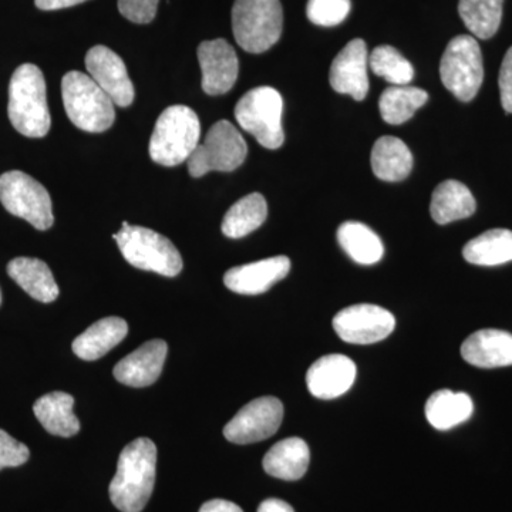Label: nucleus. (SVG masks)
Masks as SVG:
<instances>
[{
    "instance_id": "33",
    "label": "nucleus",
    "mask_w": 512,
    "mask_h": 512,
    "mask_svg": "<svg viewBox=\"0 0 512 512\" xmlns=\"http://www.w3.org/2000/svg\"><path fill=\"white\" fill-rule=\"evenodd\" d=\"M350 9V0H309L306 5V16L315 25L332 28L348 18Z\"/></svg>"
},
{
    "instance_id": "9",
    "label": "nucleus",
    "mask_w": 512,
    "mask_h": 512,
    "mask_svg": "<svg viewBox=\"0 0 512 512\" xmlns=\"http://www.w3.org/2000/svg\"><path fill=\"white\" fill-rule=\"evenodd\" d=\"M440 76L444 87L458 100L471 101L477 96L484 66L476 37L460 35L448 43L441 57Z\"/></svg>"
},
{
    "instance_id": "17",
    "label": "nucleus",
    "mask_w": 512,
    "mask_h": 512,
    "mask_svg": "<svg viewBox=\"0 0 512 512\" xmlns=\"http://www.w3.org/2000/svg\"><path fill=\"white\" fill-rule=\"evenodd\" d=\"M355 380V362L343 355L320 357L306 373L309 392L322 400L342 396L353 386Z\"/></svg>"
},
{
    "instance_id": "1",
    "label": "nucleus",
    "mask_w": 512,
    "mask_h": 512,
    "mask_svg": "<svg viewBox=\"0 0 512 512\" xmlns=\"http://www.w3.org/2000/svg\"><path fill=\"white\" fill-rule=\"evenodd\" d=\"M157 473V447L150 439L131 441L121 451L116 476L111 480V503L121 512H141L146 507Z\"/></svg>"
},
{
    "instance_id": "20",
    "label": "nucleus",
    "mask_w": 512,
    "mask_h": 512,
    "mask_svg": "<svg viewBox=\"0 0 512 512\" xmlns=\"http://www.w3.org/2000/svg\"><path fill=\"white\" fill-rule=\"evenodd\" d=\"M127 333L128 325L124 319L110 316L97 320L89 329L84 330L79 338L74 339L73 352L80 359L92 362L116 348L121 340L126 338Z\"/></svg>"
},
{
    "instance_id": "8",
    "label": "nucleus",
    "mask_w": 512,
    "mask_h": 512,
    "mask_svg": "<svg viewBox=\"0 0 512 512\" xmlns=\"http://www.w3.org/2000/svg\"><path fill=\"white\" fill-rule=\"evenodd\" d=\"M247 156V141L237 127L227 120H221L210 128L204 143L195 148L188 158V171L194 178L204 177L211 171L231 173L244 164Z\"/></svg>"
},
{
    "instance_id": "5",
    "label": "nucleus",
    "mask_w": 512,
    "mask_h": 512,
    "mask_svg": "<svg viewBox=\"0 0 512 512\" xmlns=\"http://www.w3.org/2000/svg\"><path fill=\"white\" fill-rule=\"evenodd\" d=\"M121 255L128 264L143 271L173 278L183 271V258L170 239L150 228L134 227L123 222L121 229L113 235Z\"/></svg>"
},
{
    "instance_id": "28",
    "label": "nucleus",
    "mask_w": 512,
    "mask_h": 512,
    "mask_svg": "<svg viewBox=\"0 0 512 512\" xmlns=\"http://www.w3.org/2000/svg\"><path fill=\"white\" fill-rule=\"evenodd\" d=\"M463 256L470 264L497 266L512 261V231L491 229L471 239L463 249Z\"/></svg>"
},
{
    "instance_id": "6",
    "label": "nucleus",
    "mask_w": 512,
    "mask_h": 512,
    "mask_svg": "<svg viewBox=\"0 0 512 512\" xmlns=\"http://www.w3.org/2000/svg\"><path fill=\"white\" fill-rule=\"evenodd\" d=\"M284 10L279 0H235L232 30L239 46L248 53H264L281 39Z\"/></svg>"
},
{
    "instance_id": "29",
    "label": "nucleus",
    "mask_w": 512,
    "mask_h": 512,
    "mask_svg": "<svg viewBox=\"0 0 512 512\" xmlns=\"http://www.w3.org/2000/svg\"><path fill=\"white\" fill-rule=\"evenodd\" d=\"M340 247L360 265L377 264L383 258V242L362 222H343L338 229Z\"/></svg>"
},
{
    "instance_id": "38",
    "label": "nucleus",
    "mask_w": 512,
    "mask_h": 512,
    "mask_svg": "<svg viewBox=\"0 0 512 512\" xmlns=\"http://www.w3.org/2000/svg\"><path fill=\"white\" fill-rule=\"evenodd\" d=\"M84 2H87V0H35V5L40 10H60L72 8V6Z\"/></svg>"
},
{
    "instance_id": "24",
    "label": "nucleus",
    "mask_w": 512,
    "mask_h": 512,
    "mask_svg": "<svg viewBox=\"0 0 512 512\" xmlns=\"http://www.w3.org/2000/svg\"><path fill=\"white\" fill-rule=\"evenodd\" d=\"M370 161L373 174L382 181L397 183L412 173V151L397 137H380L373 146Z\"/></svg>"
},
{
    "instance_id": "19",
    "label": "nucleus",
    "mask_w": 512,
    "mask_h": 512,
    "mask_svg": "<svg viewBox=\"0 0 512 512\" xmlns=\"http://www.w3.org/2000/svg\"><path fill=\"white\" fill-rule=\"evenodd\" d=\"M461 356L471 366L497 369L512 365V335L498 329H481L464 340Z\"/></svg>"
},
{
    "instance_id": "10",
    "label": "nucleus",
    "mask_w": 512,
    "mask_h": 512,
    "mask_svg": "<svg viewBox=\"0 0 512 512\" xmlns=\"http://www.w3.org/2000/svg\"><path fill=\"white\" fill-rule=\"evenodd\" d=\"M0 202L10 214L23 218L39 231H46L55 222L49 192L22 171L0 175Z\"/></svg>"
},
{
    "instance_id": "26",
    "label": "nucleus",
    "mask_w": 512,
    "mask_h": 512,
    "mask_svg": "<svg viewBox=\"0 0 512 512\" xmlns=\"http://www.w3.org/2000/svg\"><path fill=\"white\" fill-rule=\"evenodd\" d=\"M474 404L467 393L439 390L426 403V417L436 430L446 431L470 419Z\"/></svg>"
},
{
    "instance_id": "25",
    "label": "nucleus",
    "mask_w": 512,
    "mask_h": 512,
    "mask_svg": "<svg viewBox=\"0 0 512 512\" xmlns=\"http://www.w3.org/2000/svg\"><path fill=\"white\" fill-rule=\"evenodd\" d=\"M73 406V396L64 392H53L37 400L33 413L47 433L59 437H73L80 430V421L74 416Z\"/></svg>"
},
{
    "instance_id": "3",
    "label": "nucleus",
    "mask_w": 512,
    "mask_h": 512,
    "mask_svg": "<svg viewBox=\"0 0 512 512\" xmlns=\"http://www.w3.org/2000/svg\"><path fill=\"white\" fill-rule=\"evenodd\" d=\"M201 124L197 113L187 106H171L158 117L151 136V160L163 167L188 161L200 146Z\"/></svg>"
},
{
    "instance_id": "39",
    "label": "nucleus",
    "mask_w": 512,
    "mask_h": 512,
    "mask_svg": "<svg viewBox=\"0 0 512 512\" xmlns=\"http://www.w3.org/2000/svg\"><path fill=\"white\" fill-rule=\"evenodd\" d=\"M258 512H295L293 508L285 501L278 498H269L259 505Z\"/></svg>"
},
{
    "instance_id": "15",
    "label": "nucleus",
    "mask_w": 512,
    "mask_h": 512,
    "mask_svg": "<svg viewBox=\"0 0 512 512\" xmlns=\"http://www.w3.org/2000/svg\"><path fill=\"white\" fill-rule=\"evenodd\" d=\"M367 67L369 55L366 43L362 39L350 40L330 66V86L335 92L349 94L357 101L365 100L369 92Z\"/></svg>"
},
{
    "instance_id": "13",
    "label": "nucleus",
    "mask_w": 512,
    "mask_h": 512,
    "mask_svg": "<svg viewBox=\"0 0 512 512\" xmlns=\"http://www.w3.org/2000/svg\"><path fill=\"white\" fill-rule=\"evenodd\" d=\"M86 69L104 93L119 107L133 104V82L127 73L123 59L106 46H94L87 52Z\"/></svg>"
},
{
    "instance_id": "27",
    "label": "nucleus",
    "mask_w": 512,
    "mask_h": 512,
    "mask_svg": "<svg viewBox=\"0 0 512 512\" xmlns=\"http://www.w3.org/2000/svg\"><path fill=\"white\" fill-rule=\"evenodd\" d=\"M266 217H268V204L264 195L254 192L241 198L229 208L222 221V234L232 239L247 237L264 224Z\"/></svg>"
},
{
    "instance_id": "18",
    "label": "nucleus",
    "mask_w": 512,
    "mask_h": 512,
    "mask_svg": "<svg viewBox=\"0 0 512 512\" xmlns=\"http://www.w3.org/2000/svg\"><path fill=\"white\" fill-rule=\"evenodd\" d=\"M167 352L168 346L164 340H150L117 363L114 377L130 387L151 386L163 372Z\"/></svg>"
},
{
    "instance_id": "31",
    "label": "nucleus",
    "mask_w": 512,
    "mask_h": 512,
    "mask_svg": "<svg viewBox=\"0 0 512 512\" xmlns=\"http://www.w3.org/2000/svg\"><path fill=\"white\" fill-rule=\"evenodd\" d=\"M503 5L504 0H460L458 13L474 37L487 40L500 29Z\"/></svg>"
},
{
    "instance_id": "12",
    "label": "nucleus",
    "mask_w": 512,
    "mask_h": 512,
    "mask_svg": "<svg viewBox=\"0 0 512 512\" xmlns=\"http://www.w3.org/2000/svg\"><path fill=\"white\" fill-rule=\"evenodd\" d=\"M396 326L393 313L382 306L360 303L343 309L333 318V329L340 339L353 345H372L392 335Z\"/></svg>"
},
{
    "instance_id": "22",
    "label": "nucleus",
    "mask_w": 512,
    "mask_h": 512,
    "mask_svg": "<svg viewBox=\"0 0 512 512\" xmlns=\"http://www.w3.org/2000/svg\"><path fill=\"white\" fill-rule=\"evenodd\" d=\"M477 210V202L466 185L456 180L441 183L431 197V218L439 225L464 220Z\"/></svg>"
},
{
    "instance_id": "36",
    "label": "nucleus",
    "mask_w": 512,
    "mask_h": 512,
    "mask_svg": "<svg viewBox=\"0 0 512 512\" xmlns=\"http://www.w3.org/2000/svg\"><path fill=\"white\" fill-rule=\"evenodd\" d=\"M498 84H500L501 104L507 113H512V47L505 53Z\"/></svg>"
},
{
    "instance_id": "21",
    "label": "nucleus",
    "mask_w": 512,
    "mask_h": 512,
    "mask_svg": "<svg viewBox=\"0 0 512 512\" xmlns=\"http://www.w3.org/2000/svg\"><path fill=\"white\" fill-rule=\"evenodd\" d=\"M311 461L308 444L299 437L276 443L264 458V468L269 476L279 480L296 481L305 476Z\"/></svg>"
},
{
    "instance_id": "11",
    "label": "nucleus",
    "mask_w": 512,
    "mask_h": 512,
    "mask_svg": "<svg viewBox=\"0 0 512 512\" xmlns=\"http://www.w3.org/2000/svg\"><path fill=\"white\" fill-rule=\"evenodd\" d=\"M284 420V404L276 397L252 400L242 407L224 429L225 439L234 444H252L274 436Z\"/></svg>"
},
{
    "instance_id": "34",
    "label": "nucleus",
    "mask_w": 512,
    "mask_h": 512,
    "mask_svg": "<svg viewBox=\"0 0 512 512\" xmlns=\"http://www.w3.org/2000/svg\"><path fill=\"white\" fill-rule=\"evenodd\" d=\"M30 451L25 444L0 430V470L23 466L29 460Z\"/></svg>"
},
{
    "instance_id": "30",
    "label": "nucleus",
    "mask_w": 512,
    "mask_h": 512,
    "mask_svg": "<svg viewBox=\"0 0 512 512\" xmlns=\"http://www.w3.org/2000/svg\"><path fill=\"white\" fill-rule=\"evenodd\" d=\"M429 100V94L419 87L392 86L384 90L379 100V110L382 119L387 124L399 126L414 116L420 107Z\"/></svg>"
},
{
    "instance_id": "7",
    "label": "nucleus",
    "mask_w": 512,
    "mask_h": 512,
    "mask_svg": "<svg viewBox=\"0 0 512 512\" xmlns=\"http://www.w3.org/2000/svg\"><path fill=\"white\" fill-rule=\"evenodd\" d=\"M284 99L272 87H256L242 96L235 106V119L262 147L278 150L285 141Z\"/></svg>"
},
{
    "instance_id": "4",
    "label": "nucleus",
    "mask_w": 512,
    "mask_h": 512,
    "mask_svg": "<svg viewBox=\"0 0 512 512\" xmlns=\"http://www.w3.org/2000/svg\"><path fill=\"white\" fill-rule=\"evenodd\" d=\"M62 96L67 117L80 130L103 133L113 126L116 120L113 100L87 74H64Z\"/></svg>"
},
{
    "instance_id": "14",
    "label": "nucleus",
    "mask_w": 512,
    "mask_h": 512,
    "mask_svg": "<svg viewBox=\"0 0 512 512\" xmlns=\"http://www.w3.org/2000/svg\"><path fill=\"white\" fill-rule=\"evenodd\" d=\"M198 60L202 72V90L208 96L228 93L237 83L239 60L234 47L227 40L202 42L198 47Z\"/></svg>"
},
{
    "instance_id": "35",
    "label": "nucleus",
    "mask_w": 512,
    "mask_h": 512,
    "mask_svg": "<svg viewBox=\"0 0 512 512\" xmlns=\"http://www.w3.org/2000/svg\"><path fill=\"white\" fill-rule=\"evenodd\" d=\"M160 0H119V10L124 18L137 25L153 22Z\"/></svg>"
},
{
    "instance_id": "16",
    "label": "nucleus",
    "mask_w": 512,
    "mask_h": 512,
    "mask_svg": "<svg viewBox=\"0 0 512 512\" xmlns=\"http://www.w3.org/2000/svg\"><path fill=\"white\" fill-rule=\"evenodd\" d=\"M289 271L291 261L288 256H274L229 269L224 276V284L229 291L239 295H261L286 278Z\"/></svg>"
},
{
    "instance_id": "23",
    "label": "nucleus",
    "mask_w": 512,
    "mask_h": 512,
    "mask_svg": "<svg viewBox=\"0 0 512 512\" xmlns=\"http://www.w3.org/2000/svg\"><path fill=\"white\" fill-rule=\"evenodd\" d=\"M8 274L28 295L36 301L50 303L59 296L52 271L45 262L36 258H15L9 262Z\"/></svg>"
},
{
    "instance_id": "40",
    "label": "nucleus",
    "mask_w": 512,
    "mask_h": 512,
    "mask_svg": "<svg viewBox=\"0 0 512 512\" xmlns=\"http://www.w3.org/2000/svg\"><path fill=\"white\" fill-rule=\"evenodd\" d=\"M0 303H2V292H0Z\"/></svg>"
},
{
    "instance_id": "32",
    "label": "nucleus",
    "mask_w": 512,
    "mask_h": 512,
    "mask_svg": "<svg viewBox=\"0 0 512 512\" xmlns=\"http://www.w3.org/2000/svg\"><path fill=\"white\" fill-rule=\"evenodd\" d=\"M369 67L392 86H407L413 80L412 63L392 46H379L369 56Z\"/></svg>"
},
{
    "instance_id": "2",
    "label": "nucleus",
    "mask_w": 512,
    "mask_h": 512,
    "mask_svg": "<svg viewBox=\"0 0 512 512\" xmlns=\"http://www.w3.org/2000/svg\"><path fill=\"white\" fill-rule=\"evenodd\" d=\"M8 114L10 123L22 136L42 138L50 130L46 82L35 64H22L13 73L9 84Z\"/></svg>"
},
{
    "instance_id": "37",
    "label": "nucleus",
    "mask_w": 512,
    "mask_h": 512,
    "mask_svg": "<svg viewBox=\"0 0 512 512\" xmlns=\"http://www.w3.org/2000/svg\"><path fill=\"white\" fill-rule=\"evenodd\" d=\"M200 512H244L237 504L227 500H211L200 508Z\"/></svg>"
}]
</instances>
